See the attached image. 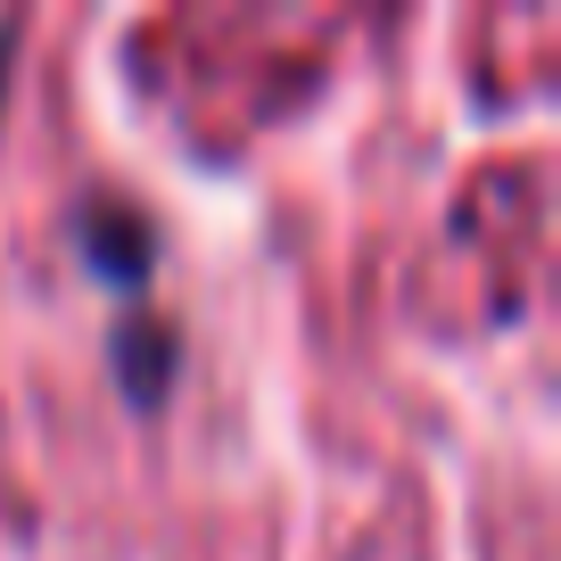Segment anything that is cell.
<instances>
[{"instance_id": "obj_1", "label": "cell", "mask_w": 561, "mask_h": 561, "mask_svg": "<svg viewBox=\"0 0 561 561\" xmlns=\"http://www.w3.org/2000/svg\"><path fill=\"white\" fill-rule=\"evenodd\" d=\"M116 364H124V388H133V404H158L165 380H174V339H165L158 322H124Z\"/></svg>"}, {"instance_id": "obj_2", "label": "cell", "mask_w": 561, "mask_h": 561, "mask_svg": "<svg viewBox=\"0 0 561 561\" xmlns=\"http://www.w3.org/2000/svg\"><path fill=\"white\" fill-rule=\"evenodd\" d=\"M83 240L116 280H140V264H149V231H140V215H124V207H100L83 224Z\"/></svg>"}, {"instance_id": "obj_3", "label": "cell", "mask_w": 561, "mask_h": 561, "mask_svg": "<svg viewBox=\"0 0 561 561\" xmlns=\"http://www.w3.org/2000/svg\"><path fill=\"white\" fill-rule=\"evenodd\" d=\"M0 91H9V25H0Z\"/></svg>"}]
</instances>
